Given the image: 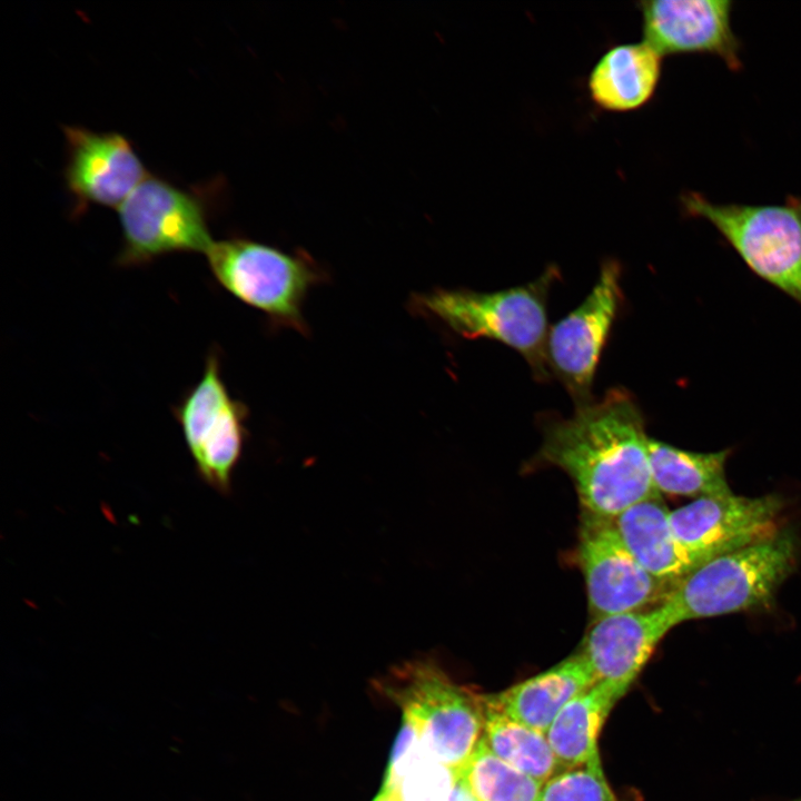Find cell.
I'll return each mask as SVG.
<instances>
[{"label":"cell","mask_w":801,"mask_h":801,"mask_svg":"<svg viewBox=\"0 0 801 801\" xmlns=\"http://www.w3.org/2000/svg\"><path fill=\"white\" fill-rule=\"evenodd\" d=\"M649 438L632 394L613 387L576 407L571 417H546L535 461L568 475L583 512L614 520L660 496L652 482Z\"/></svg>","instance_id":"1"},{"label":"cell","mask_w":801,"mask_h":801,"mask_svg":"<svg viewBox=\"0 0 801 801\" xmlns=\"http://www.w3.org/2000/svg\"><path fill=\"white\" fill-rule=\"evenodd\" d=\"M558 276L556 267H548L522 286L491 293L435 289L418 295L416 304L464 338L493 339L513 348L535 378L544 382L551 376L546 358L547 297Z\"/></svg>","instance_id":"2"},{"label":"cell","mask_w":801,"mask_h":801,"mask_svg":"<svg viewBox=\"0 0 801 801\" xmlns=\"http://www.w3.org/2000/svg\"><path fill=\"white\" fill-rule=\"evenodd\" d=\"M791 530L720 555L681 580L664 603L678 624L769 606L797 565Z\"/></svg>","instance_id":"3"},{"label":"cell","mask_w":801,"mask_h":801,"mask_svg":"<svg viewBox=\"0 0 801 801\" xmlns=\"http://www.w3.org/2000/svg\"><path fill=\"white\" fill-rule=\"evenodd\" d=\"M685 212L712 225L760 278L801 305V197L780 205L719 204L696 191Z\"/></svg>","instance_id":"4"},{"label":"cell","mask_w":801,"mask_h":801,"mask_svg":"<svg viewBox=\"0 0 801 801\" xmlns=\"http://www.w3.org/2000/svg\"><path fill=\"white\" fill-rule=\"evenodd\" d=\"M380 686L399 705L402 719L416 729L429 756L458 770L482 738L481 694L424 661L394 670Z\"/></svg>","instance_id":"5"},{"label":"cell","mask_w":801,"mask_h":801,"mask_svg":"<svg viewBox=\"0 0 801 801\" xmlns=\"http://www.w3.org/2000/svg\"><path fill=\"white\" fill-rule=\"evenodd\" d=\"M205 255L228 293L277 324L305 330L304 300L324 276L312 257L243 237L214 240Z\"/></svg>","instance_id":"6"},{"label":"cell","mask_w":801,"mask_h":801,"mask_svg":"<svg viewBox=\"0 0 801 801\" xmlns=\"http://www.w3.org/2000/svg\"><path fill=\"white\" fill-rule=\"evenodd\" d=\"M122 245L117 264L146 265L175 253H206L214 241L205 191L148 175L118 208Z\"/></svg>","instance_id":"7"},{"label":"cell","mask_w":801,"mask_h":801,"mask_svg":"<svg viewBox=\"0 0 801 801\" xmlns=\"http://www.w3.org/2000/svg\"><path fill=\"white\" fill-rule=\"evenodd\" d=\"M200 477L215 490L230 487L246 437L247 407L231 397L211 350L200 379L172 408Z\"/></svg>","instance_id":"8"},{"label":"cell","mask_w":801,"mask_h":801,"mask_svg":"<svg viewBox=\"0 0 801 801\" xmlns=\"http://www.w3.org/2000/svg\"><path fill=\"white\" fill-rule=\"evenodd\" d=\"M620 280V265L605 261L586 298L548 330L550 373L558 378L576 407L593 400L597 365L623 299Z\"/></svg>","instance_id":"9"},{"label":"cell","mask_w":801,"mask_h":801,"mask_svg":"<svg viewBox=\"0 0 801 801\" xmlns=\"http://www.w3.org/2000/svg\"><path fill=\"white\" fill-rule=\"evenodd\" d=\"M577 560L592 621L663 603L674 584L646 572L626 548L613 520L582 512Z\"/></svg>","instance_id":"10"},{"label":"cell","mask_w":801,"mask_h":801,"mask_svg":"<svg viewBox=\"0 0 801 801\" xmlns=\"http://www.w3.org/2000/svg\"><path fill=\"white\" fill-rule=\"evenodd\" d=\"M781 497L734 495L700 497L670 512L680 544L700 565L777 534Z\"/></svg>","instance_id":"11"},{"label":"cell","mask_w":801,"mask_h":801,"mask_svg":"<svg viewBox=\"0 0 801 801\" xmlns=\"http://www.w3.org/2000/svg\"><path fill=\"white\" fill-rule=\"evenodd\" d=\"M67 158L66 188L72 199V216L92 205L118 207L148 176L132 144L121 134L63 126Z\"/></svg>","instance_id":"12"},{"label":"cell","mask_w":801,"mask_h":801,"mask_svg":"<svg viewBox=\"0 0 801 801\" xmlns=\"http://www.w3.org/2000/svg\"><path fill=\"white\" fill-rule=\"evenodd\" d=\"M731 0H652L641 7L645 42L659 55H711L729 69L742 68L732 28Z\"/></svg>","instance_id":"13"},{"label":"cell","mask_w":801,"mask_h":801,"mask_svg":"<svg viewBox=\"0 0 801 801\" xmlns=\"http://www.w3.org/2000/svg\"><path fill=\"white\" fill-rule=\"evenodd\" d=\"M675 625L664 602L646 610L605 616L592 622L577 652L596 682L610 683L626 693L661 640Z\"/></svg>","instance_id":"14"},{"label":"cell","mask_w":801,"mask_h":801,"mask_svg":"<svg viewBox=\"0 0 801 801\" xmlns=\"http://www.w3.org/2000/svg\"><path fill=\"white\" fill-rule=\"evenodd\" d=\"M596 680L578 652L555 665L482 700L512 719L546 734L561 710Z\"/></svg>","instance_id":"15"},{"label":"cell","mask_w":801,"mask_h":801,"mask_svg":"<svg viewBox=\"0 0 801 801\" xmlns=\"http://www.w3.org/2000/svg\"><path fill=\"white\" fill-rule=\"evenodd\" d=\"M660 496L642 501L617 515L614 527L622 542L652 576L676 585L700 566L680 544Z\"/></svg>","instance_id":"16"},{"label":"cell","mask_w":801,"mask_h":801,"mask_svg":"<svg viewBox=\"0 0 801 801\" xmlns=\"http://www.w3.org/2000/svg\"><path fill=\"white\" fill-rule=\"evenodd\" d=\"M662 56L649 43L619 44L593 67L589 90L593 101L611 111H629L645 105L660 81Z\"/></svg>","instance_id":"17"},{"label":"cell","mask_w":801,"mask_h":801,"mask_svg":"<svg viewBox=\"0 0 801 801\" xmlns=\"http://www.w3.org/2000/svg\"><path fill=\"white\" fill-rule=\"evenodd\" d=\"M624 692L606 682H596L571 700L550 725L546 738L563 770L601 760V730Z\"/></svg>","instance_id":"18"},{"label":"cell","mask_w":801,"mask_h":801,"mask_svg":"<svg viewBox=\"0 0 801 801\" xmlns=\"http://www.w3.org/2000/svg\"><path fill=\"white\" fill-rule=\"evenodd\" d=\"M730 448L699 453L649 438L652 482L661 494L708 497L731 494L725 476Z\"/></svg>","instance_id":"19"},{"label":"cell","mask_w":801,"mask_h":801,"mask_svg":"<svg viewBox=\"0 0 801 801\" xmlns=\"http://www.w3.org/2000/svg\"><path fill=\"white\" fill-rule=\"evenodd\" d=\"M481 702L482 739L494 754L543 784L562 771L546 734Z\"/></svg>","instance_id":"20"},{"label":"cell","mask_w":801,"mask_h":801,"mask_svg":"<svg viewBox=\"0 0 801 801\" xmlns=\"http://www.w3.org/2000/svg\"><path fill=\"white\" fill-rule=\"evenodd\" d=\"M456 777L475 801H540L543 789L542 782L494 754L482 738Z\"/></svg>","instance_id":"21"},{"label":"cell","mask_w":801,"mask_h":801,"mask_svg":"<svg viewBox=\"0 0 801 801\" xmlns=\"http://www.w3.org/2000/svg\"><path fill=\"white\" fill-rule=\"evenodd\" d=\"M540 801H617L601 760L558 772L543 784Z\"/></svg>","instance_id":"22"},{"label":"cell","mask_w":801,"mask_h":801,"mask_svg":"<svg viewBox=\"0 0 801 801\" xmlns=\"http://www.w3.org/2000/svg\"><path fill=\"white\" fill-rule=\"evenodd\" d=\"M457 782L456 771L432 759L411 768L390 790L397 801H447Z\"/></svg>","instance_id":"23"},{"label":"cell","mask_w":801,"mask_h":801,"mask_svg":"<svg viewBox=\"0 0 801 801\" xmlns=\"http://www.w3.org/2000/svg\"><path fill=\"white\" fill-rule=\"evenodd\" d=\"M447 801H475L467 790L457 781Z\"/></svg>","instance_id":"24"},{"label":"cell","mask_w":801,"mask_h":801,"mask_svg":"<svg viewBox=\"0 0 801 801\" xmlns=\"http://www.w3.org/2000/svg\"><path fill=\"white\" fill-rule=\"evenodd\" d=\"M373 801H397V800L395 799V797L392 793L380 791Z\"/></svg>","instance_id":"25"},{"label":"cell","mask_w":801,"mask_h":801,"mask_svg":"<svg viewBox=\"0 0 801 801\" xmlns=\"http://www.w3.org/2000/svg\"><path fill=\"white\" fill-rule=\"evenodd\" d=\"M788 801H801V795L798 797V798H794V799H792V800H788Z\"/></svg>","instance_id":"26"}]
</instances>
